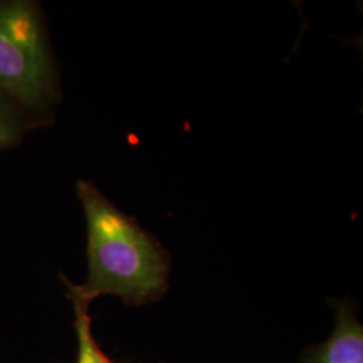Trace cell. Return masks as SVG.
I'll return each mask as SVG.
<instances>
[{
  "label": "cell",
  "mask_w": 363,
  "mask_h": 363,
  "mask_svg": "<svg viewBox=\"0 0 363 363\" xmlns=\"http://www.w3.org/2000/svg\"><path fill=\"white\" fill-rule=\"evenodd\" d=\"M76 193L86 218L88 276L79 286L62 276L67 292L89 303L112 295L130 307L163 298L169 291L171 259L159 240L91 182H78Z\"/></svg>",
  "instance_id": "cell-1"
},
{
  "label": "cell",
  "mask_w": 363,
  "mask_h": 363,
  "mask_svg": "<svg viewBox=\"0 0 363 363\" xmlns=\"http://www.w3.org/2000/svg\"><path fill=\"white\" fill-rule=\"evenodd\" d=\"M335 325L325 342L304 351L298 363H363V325L351 300H331Z\"/></svg>",
  "instance_id": "cell-3"
},
{
  "label": "cell",
  "mask_w": 363,
  "mask_h": 363,
  "mask_svg": "<svg viewBox=\"0 0 363 363\" xmlns=\"http://www.w3.org/2000/svg\"><path fill=\"white\" fill-rule=\"evenodd\" d=\"M23 132L22 106L0 89V152L19 143Z\"/></svg>",
  "instance_id": "cell-5"
},
{
  "label": "cell",
  "mask_w": 363,
  "mask_h": 363,
  "mask_svg": "<svg viewBox=\"0 0 363 363\" xmlns=\"http://www.w3.org/2000/svg\"><path fill=\"white\" fill-rule=\"evenodd\" d=\"M74 310V330L77 335V359L76 363H117L112 361L97 343L91 330L89 315L91 303L67 292Z\"/></svg>",
  "instance_id": "cell-4"
},
{
  "label": "cell",
  "mask_w": 363,
  "mask_h": 363,
  "mask_svg": "<svg viewBox=\"0 0 363 363\" xmlns=\"http://www.w3.org/2000/svg\"><path fill=\"white\" fill-rule=\"evenodd\" d=\"M54 69L38 11L30 1H0V89L22 108L54 97Z\"/></svg>",
  "instance_id": "cell-2"
}]
</instances>
